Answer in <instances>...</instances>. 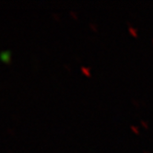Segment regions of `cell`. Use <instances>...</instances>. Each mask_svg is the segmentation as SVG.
I'll return each mask as SVG.
<instances>
[{
  "label": "cell",
  "instance_id": "obj_1",
  "mask_svg": "<svg viewBox=\"0 0 153 153\" xmlns=\"http://www.w3.org/2000/svg\"><path fill=\"white\" fill-rule=\"evenodd\" d=\"M0 59L6 63L10 62V52L6 50V51H1L0 52Z\"/></svg>",
  "mask_w": 153,
  "mask_h": 153
}]
</instances>
